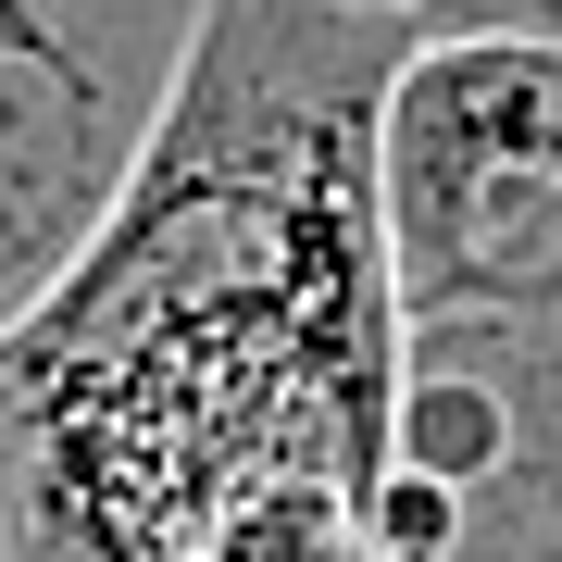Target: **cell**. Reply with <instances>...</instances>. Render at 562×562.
Returning <instances> with one entry per match:
<instances>
[{"label": "cell", "mask_w": 562, "mask_h": 562, "mask_svg": "<svg viewBox=\"0 0 562 562\" xmlns=\"http://www.w3.org/2000/svg\"><path fill=\"white\" fill-rule=\"evenodd\" d=\"M413 25L213 0L176 113L88 262L0 338V562H188L262 487L375 513L401 288L375 101Z\"/></svg>", "instance_id": "cell-1"}, {"label": "cell", "mask_w": 562, "mask_h": 562, "mask_svg": "<svg viewBox=\"0 0 562 562\" xmlns=\"http://www.w3.org/2000/svg\"><path fill=\"white\" fill-rule=\"evenodd\" d=\"M401 338L562 325V38H413L375 101Z\"/></svg>", "instance_id": "cell-2"}, {"label": "cell", "mask_w": 562, "mask_h": 562, "mask_svg": "<svg viewBox=\"0 0 562 562\" xmlns=\"http://www.w3.org/2000/svg\"><path fill=\"white\" fill-rule=\"evenodd\" d=\"M213 0H0V338L88 262Z\"/></svg>", "instance_id": "cell-3"}, {"label": "cell", "mask_w": 562, "mask_h": 562, "mask_svg": "<svg viewBox=\"0 0 562 562\" xmlns=\"http://www.w3.org/2000/svg\"><path fill=\"white\" fill-rule=\"evenodd\" d=\"M188 562H387V538H375V513L350 487H262Z\"/></svg>", "instance_id": "cell-4"}, {"label": "cell", "mask_w": 562, "mask_h": 562, "mask_svg": "<svg viewBox=\"0 0 562 562\" xmlns=\"http://www.w3.org/2000/svg\"><path fill=\"white\" fill-rule=\"evenodd\" d=\"M338 13H362V25H413V38H425V25H438V0H338Z\"/></svg>", "instance_id": "cell-5"}]
</instances>
